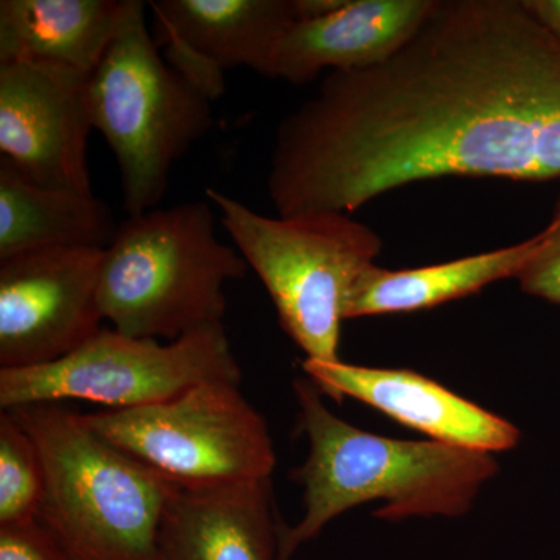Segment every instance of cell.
Wrapping results in <instances>:
<instances>
[{
	"mask_svg": "<svg viewBox=\"0 0 560 560\" xmlns=\"http://www.w3.org/2000/svg\"><path fill=\"white\" fill-rule=\"evenodd\" d=\"M206 198L220 210L221 224L259 276L280 326L305 359L340 360L346 296L357 276L382 253L377 232L348 213L271 219L212 187Z\"/></svg>",
	"mask_w": 560,
	"mask_h": 560,
	"instance_id": "cell-6",
	"label": "cell"
},
{
	"mask_svg": "<svg viewBox=\"0 0 560 560\" xmlns=\"http://www.w3.org/2000/svg\"><path fill=\"white\" fill-rule=\"evenodd\" d=\"M145 9L142 0H128L119 32L88 81L92 128L116 158L128 217L161 205L173 165L213 125L212 102L165 61Z\"/></svg>",
	"mask_w": 560,
	"mask_h": 560,
	"instance_id": "cell-5",
	"label": "cell"
},
{
	"mask_svg": "<svg viewBox=\"0 0 560 560\" xmlns=\"http://www.w3.org/2000/svg\"><path fill=\"white\" fill-rule=\"evenodd\" d=\"M117 230L95 195L47 189L0 158V260L66 246L106 249Z\"/></svg>",
	"mask_w": 560,
	"mask_h": 560,
	"instance_id": "cell-17",
	"label": "cell"
},
{
	"mask_svg": "<svg viewBox=\"0 0 560 560\" xmlns=\"http://www.w3.org/2000/svg\"><path fill=\"white\" fill-rule=\"evenodd\" d=\"M540 242L541 232L506 248L407 270H386L372 264L350 285L342 318L425 311L470 296L501 279H515Z\"/></svg>",
	"mask_w": 560,
	"mask_h": 560,
	"instance_id": "cell-16",
	"label": "cell"
},
{
	"mask_svg": "<svg viewBox=\"0 0 560 560\" xmlns=\"http://www.w3.org/2000/svg\"><path fill=\"white\" fill-rule=\"evenodd\" d=\"M540 232L539 248L523 265L515 279L523 293L560 305V194L550 223Z\"/></svg>",
	"mask_w": 560,
	"mask_h": 560,
	"instance_id": "cell-19",
	"label": "cell"
},
{
	"mask_svg": "<svg viewBox=\"0 0 560 560\" xmlns=\"http://www.w3.org/2000/svg\"><path fill=\"white\" fill-rule=\"evenodd\" d=\"M242 377L223 324L191 330L168 345L102 329L54 363L0 370V408L84 400L108 410H130L205 383L241 385Z\"/></svg>",
	"mask_w": 560,
	"mask_h": 560,
	"instance_id": "cell-7",
	"label": "cell"
},
{
	"mask_svg": "<svg viewBox=\"0 0 560 560\" xmlns=\"http://www.w3.org/2000/svg\"><path fill=\"white\" fill-rule=\"evenodd\" d=\"M91 75L36 62H0V151L47 189L94 195L88 168Z\"/></svg>",
	"mask_w": 560,
	"mask_h": 560,
	"instance_id": "cell-10",
	"label": "cell"
},
{
	"mask_svg": "<svg viewBox=\"0 0 560 560\" xmlns=\"http://www.w3.org/2000/svg\"><path fill=\"white\" fill-rule=\"evenodd\" d=\"M523 5L541 27L560 40V0H523Z\"/></svg>",
	"mask_w": 560,
	"mask_h": 560,
	"instance_id": "cell-21",
	"label": "cell"
},
{
	"mask_svg": "<svg viewBox=\"0 0 560 560\" xmlns=\"http://www.w3.org/2000/svg\"><path fill=\"white\" fill-rule=\"evenodd\" d=\"M103 256L66 246L0 260V370L54 363L102 330Z\"/></svg>",
	"mask_w": 560,
	"mask_h": 560,
	"instance_id": "cell-9",
	"label": "cell"
},
{
	"mask_svg": "<svg viewBox=\"0 0 560 560\" xmlns=\"http://www.w3.org/2000/svg\"><path fill=\"white\" fill-rule=\"evenodd\" d=\"M128 0H2L0 62L91 75L119 32Z\"/></svg>",
	"mask_w": 560,
	"mask_h": 560,
	"instance_id": "cell-15",
	"label": "cell"
},
{
	"mask_svg": "<svg viewBox=\"0 0 560 560\" xmlns=\"http://www.w3.org/2000/svg\"><path fill=\"white\" fill-rule=\"evenodd\" d=\"M164 58L210 102L224 92V70L246 66L270 77L276 47L300 21L296 0H153Z\"/></svg>",
	"mask_w": 560,
	"mask_h": 560,
	"instance_id": "cell-11",
	"label": "cell"
},
{
	"mask_svg": "<svg viewBox=\"0 0 560 560\" xmlns=\"http://www.w3.org/2000/svg\"><path fill=\"white\" fill-rule=\"evenodd\" d=\"M0 560H70L39 522L0 526Z\"/></svg>",
	"mask_w": 560,
	"mask_h": 560,
	"instance_id": "cell-20",
	"label": "cell"
},
{
	"mask_svg": "<svg viewBox=\"0 0 560 560\" xmlns=\"http://www.w3.org/2000/svg\"><path fill=\"white\" fill-rule=\"evenodd\" d=\"M300 425L311 451L293 471L304 489V515L283 523L279 559L291 560L342 512L383 501L374 517H460L499 471L490 453L434 441H401L357 429L324 405L312 381L294 382Z\"/></svg>",
	"mask_w": 560,
	"mask_h": 560,
	"instance_id": "cell-2",
	"label": "cell"
},
{
	"mask_svg": "<svg viewBox=\"0 0 560 560\" xmlns=\"http://www.w3.org/2000/svg\"><path fill=\"white\" fill-rule=\"evenodd\" d=\"M283 523L271 478L178 486L162 515L160 560H278Z\"/></svg>",
	"mask_w": 560,
	"mask_h": 560,
	"instance_id": "cell-14",
	"label": "cell"
},
{
	"mask_svg": "<svg viewBox=\"0 0 560 560\" xmlns=\"http://www.w3.org/2000/svg\"><path fill=\"white\" fill-rule=\"evenodd\" d=\"M38 445V522L70 560H160V526L178 485L88 429L58 404L10 410Z\"/></svg>",
	"mask_w": 560,
	"mask_h": 560,
	"instance_id": "cell-3",
	"label": "cell"
},
{
	"mask_svg": "<svg viewBox=\"0 0 560 560\" xmlns=\"http://www.w3.org/2000/svg\"><path fill=\"white\" fill-rule=\"evenodd\" d=\"M436 0H346L327 16L294 21L272 57L270 79L302 86L320 72L388 61L416 35Z\"/></svg>",
	"mask_w": 560,
	"mask_h": 560,
	"instance_id": "cell-13",
	"label": "cell"
},
{
	"mask_svg": "<svg viewBox=\"0 0 560 560\" xmlns=\"http://www.w3.org/2000/svg\"><path fill=\"white\" fill-rule=\"evenodd\" d=\"M248 268L238 249L217 238L209 200L128 217L103 256V319L127 337L178 340L223 324L224 285Z\"/></svg>",
	"mask_w": 560,
	"mask_h": 560,
	"instance_id": "cell-4",
	"label": "cell"
},
{
	"mask_svg": "<svg viewBox=\"0 0 560 560\" xmlns=\"http://www.w3.org/2000/svg\"><path fill=\"white\" fill-rule=\"evenodd\" d=\"M302 370L331 399L359 400L430 441L490 455L511 451L521 442V430L510 420L418 372L311 359L302 361Z\"/></svg>",
	"mask_w": 560,
	"mask_h": 560,
	"instance_id": "cell-12",
	"label": "cell"
},
{
	"mask_svg": "<svg viewBox=\"0 0 560 560\" xmlns=\"http://www.w3.org/2000/svg\"><path fill=\"white\" fill-rule=\"evenodd\" d=\"M81 419L114 447L184 488L267 480L276 467L267 420L232 383H205L160 404Z\"/></svg>",
	"mask_w": 560,
	"mask_h": 560,
	"instance_id": "cell-8",
	"label": "cell"
},
{
	"mask_svg": "<svg viewBox=\"0 0 560 560\" xmlns=\"http://www.w3.org/2000/svg\"><path fill=\"white\" fill-rule=\"evenodd\" d=\"M44 464L38 445L11 411L0 415V526L38 522Z\"/></svg>",
	"mask_w": 560,
	"mask_h": 560,
	"instance_id": "cell-18",
	"label": "cell"
},
{
	"mask_svg": "<svg viewBox=\"0 0 560 560\" xmlns=\"http://www.w3.org/2000/svg\"><path fill=\"white\" fill-rule=\"evenodd\" d=\"M444 176H560V40L523 0H436L388 61L327 73L280 120L267 189L279 217L350 215Z\"/></svg>",
	"mask_w": 560,
	"mask_h": 560,
	"instance_id": "cell-1",
	"label": "cell"
}]
</instances>
